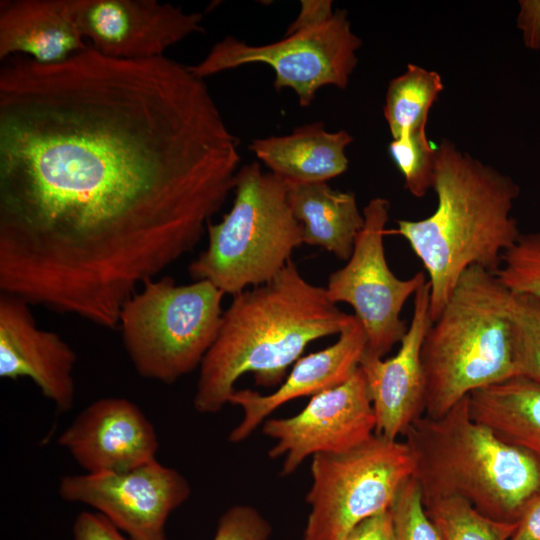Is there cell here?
Here are the masks:
<instances>
[{
    "label": "cell",
    "instance_id": "6da1fadb",
    "mask_svg": "<svg viewBox=\"0 0 540 540\" xmlns=\"http://www.w3.org/2000/svg\"><path fill=\"white\" fill-rule=\"evenodd\" d=\"M238 139L204 79L91 46L0 68V291L113 329L234 189Z\"/></svg>",
    "mask_w": 540,
    "mask_h": 540
},
{
    "label": "cell",
    "instance_id": "7a4b0ae2",
    "mask_svg": "<svg viewBox=\"0 0 540 540\" xmlns=\"http://www.w3.org/2000/svg\"><path fill=\"white\" fill-rule=\"evenodd\" d=\"M232 297L199 367L193 399L199 413L219 412L244 374L252 373L257 385L279 386L311 342L339 335L354 318L292 261L269 282Z\"/></svg>",
    "mask_w": 540,
    "mask_h": 540
},
{
    "label": "cell",
    "instance_id": "3957f363",
    "mask_svg": "<svg viewBox=\"0 0 540 540\" xmlns=\"http://www.w3.org/2000/svg\"><path fill=\"white\" fill-rule=\"evenodd\" d=\"M432 188L435 211L420 220H397L386 234L403 237L422 262L434 321L463 273L479 266L497 274L504 253L522 233L511 214L519 185L448 139L435 148Z\"/></svg>",
    "mask_w": 540,
    "mask_h": 540
},
{
    "label": "cell",
    "instance_id": "277c9868",
    "mask_svg": "<svg viewBox=\"0 0 540 540\" xmlns=\"http://www.w3.org/2000/svg\"><path fill=\"white\" fill-rule=\"evenodd\" d=\"M424 503L460 498L487 517L517 522L540 490V464L473 419L468 396L447 413L421 416L403 435Z\"/></svg>",
    "mask_w": 540,
    "mask_h": 540
},
{
    "label": "cell",
    "instance_id": "5b68a950",
    "mask_svg": "<svg viewBox=\"0 0 540 540\" xmlns=\"http://www.w3.org/2000/svg\"><path fill=\"white\" fill-rule=\"evenodd\" d=\"M511 294L495 273L479 266L460 277L422 344L424 416L438 418L470 393L517 376Z\"/></svg>",
    "mask_w": 540,
    "mask_h": 540
},
{
    "label": "cell",
    "instance_id": "8992f818",
    "mask_svg": "<svg viewBox=\"0 0 540 540\" xmlns=\"http://www.w3.org/2000/svg\"><path fill=\"white\" fill-rule=\"evenodd\" d=\"M231 209L207 226L208 244L188 266L194 281L207 280L234 296L272 280L304 244L285 181L257 162L239 168Z\"/></svg>",
    "mask_w": 540,
    "mask_h": 540
},
{
    "label": "cell",
    "instance_id": "52a82bcc",
    "mask_svg": "<svg viewBox=\"0 0 540 540\" xmlns=\"http://www.w3.org/2000/svg\"><path fill=\"white\" fill-rule=\"evenodd\" d=\"M224 295L207 280H147L123 305L118 322L137 373L172 384L200 367L218 335Z\"/></svg>",
    "mask_w": 540,
    "mask_h": 540
},
{
    "label": "cell",
    "instance_id": "ba28073f",
    "mask_svg": "<svg viewBox=\"0 0 540 540\" xmlns=\"http://www.w3.org/2000/svg\"><path fill=\"white\" fill-rule=\"evenodd\" d=\"M413 472L406 443L378 434L345 452L314 455L303 540H342L363 520L389 510Z\"/></svg>",
    "mask_w": 540,
    "mask_h": 540
},
{
    "label": "cell",
    "instance_id": "9c48e42d",
    "mask_svg": "<svg viewBox=\"0 0 540 540\" xmlns=\"http://www.w3.org/2000/svg\"><path fill=\"white\" fill-rule=\"evenodd\" d=\"M361 45V39L351 30L347 12L337 9L325 24L284 35L269 44L250 45L227 36L213 45L199 63L188 67L204 79L243 65L266 64L275 73L274 88L292 89L299 104L308 107L321 87H347Z\"/></svg>",
    "mask_w": 540,
    "mask_h": 540
},
{
    "label": "cell",
    "instance_id": "30bf717a",
    "mask_svg": "<svg viewBox=\"0 0 540 540\" xmlns=\"http://www.w3.org/2000/svg\"><path fill=\"white\" fill-rule=\"evenodd\" d=\"M389 209L390 203L383 197L368 202L350 258L329 276L325 287L332 302L353 308L365 331V352L381 358L405 335L408 325L401 319L403 306L427 282L421 271L400 279L389 268L384 247Z\"/></svg>",
    "mask_w": 540,
    "mask_h": 540
},
{
    "label": "cell",
    "instance_id": "8fae6325",
    "mask_svg": "<svg viewBox=\"0 0 540 540\" xmlns=\"http://www.w3.org/2000/svg\"><path fill=\"white\" fill-rule=\"evenodd\" d=\"M58 492L92 507L131 540H167V520L189 498L190 485L154 459L123 472L65 476Z\"/></svg>",
    "mask_w": 540,
    "mask_h": 540
},
{
    "label": "cell",
    "instance_id": "7c38bea8",
    "mask_svg": "<svg viewBox=\"0 0 540 540\" xmlns=\"http://www.w3.org/2000/svg\"><path fill=\"white\" fill-rule=\"evenodd\" d=\"M263 433L275 440L268 456L282 459L288 476L308 458L351 450L376 434V417L360 367L344 383L312 396L297 414L268 418Z\"/></svg>",
    "mask_w": 540,
    "mask_h": 540
},
{
    "label": "cell",
    "instance_id": "4fadbf2b",
    "mask_svg": "<svg viewBox=\"0 0 540 540\" xmlns=\"http://www.w3.org/2000/svg\"><path fill=\"white\" fill-rule=\"evenodd\" d=\"M89 46L120 59H151L203 32V15L157 0H67Z\"/></svg>",
    "mask_w": 540,
    "mask_h": 540
},
{
    "label": "cell",
    "instance_id": "5bb4252c",
    "mask_svg": "<svg viewBox=\"0 0 540 540\" xmlns=\"http://www.w3.org/2000/svg\"><path fill=\"white\" fill-rule=\"evenodd\" d=\"M430 287L415 293L413 313L395 355L383 359L366 352L361 368L376 417V434L396 440L425 412L426 384L422 344L432 324Z\"/></svg>",
    "mask_w": 540,
    "mask_h": 540
},
{
    "label": "cell",
    "instance_id": "9a60e30c",
    "mask_svg": "<svg viewBox=\"0 0 540 540\" xmlns=\"http://www.w3.org/2000/svg\"><path fill=\"white\" fill-rule=\"evenodd\" d=\"M85 473H115L156 459L158 438L152 423L133 402L107 397L87 406L59 436Z\"/></svg>",
    "mask_w": 540,
    "mask_h": 540
},
{
    "label": "cell",
    "instance_id": "2e32d148",
    "mask_svg": "<svg viewBox=\"0 0 540 540\" xmlns=\"http://www.w3.org/2000/svg\"><path fill=\"white\" fill-rule=\"evenodd\" d=\"M29 305L0 293V377L30 378L59 411H68L75 398L76 354L58 334L38 327Z\"/></svg>",
    "mask_w": 540,
    "mask_h": 540
},
{
    "label": "cell",
    "instance_id": "e0dca14e",
    "mask_svg": "<svg viewBox=\"0 0 540 540\" xmlns=\"http://www.w3.org/2000/svg\"><path fill=\"white\" fill-rule=\"evenodd\" d=\"M366 346L365 331L354 316L334 344L300 357L275 391L261 394L250 389H235L228 404L239 406L243 416L228 440L242 442L282 405L300 397H312L347 381L358 369Z\"/></svg>",
    "mask_w": 540,
    "mask_h": 540
},
{
    "label": "cell",
    "instance_id": "ac0fdd59",
    "mask_svg": "<svg viewBox=\"0 0 540 540\" xmlns=\"http://www.w3.org/2000/svg\"><path fill=\"white\" fill-rule=\"evenodd\" d=\"M87 47L67 0H1V61L21 53L53 64Z\"/></svg>",
    "mask_w": 540,
    "mask_h": 540
},
{
    "label": "cell",
    "instance_id": "d6986e66",
    "mask_svg": "<svg viewBox=\"0 0 540 540\" xmlns=\"http://www.w3.org/2000/svg\"><path fill=\"white\" fill-rule=\"evenodd\" d=\"M353 137L346 130L327 131L320 122L295 128L284 136L254 139L249 149L270 172L292 183H317L348 168L346 147Z\"/></svg>",
    "mask_w": 540,
    "mask_h": 540
},
{
    "label": "cell",
    "instance_id": "ffe728a7",
    "mask_svg": "<svg viewBox=\"0 0 540 540\" xmlns=\"http://www.w3.org/2000/svg\"><path fill=\"white\" fill-rule=\"evenodd\" d=\"M294 217L302 226L303 242L347 261L364 226L355 195L332 189L327 182L285 181Z\"/></svg>",
    "mask_w": 540,
    "mask_h": 540
},
{
    "label": "cell",
    "instance_id": "44dd1931",
    "mask_svg": "<svg viewBox=\"0 0 540 540\" xmlns=\"http://www.w3.org/2000/svg\"><path fill=\"white\" fill-rule=\"evenodd\" d=\"M468 405L473 419L540 464V384L515 376L470 393Z\"/></svg>",
    "mask_w": 540,
    "mask_h": 540
},
{
    "label": "cell",
    "instance_id": "7402d4cb",
    "mask_svg": "<svg viewBox=\"0 0 540 540\" xmlns=\"http://www.w3.org/2000/svg\"><path fill=\"white\" fill-rule=\"evenodd\" d=\"M443 90L441 76L416 64L388 85L384 116L393 139L418 128H426L429 110Z\"/></svg>",
    "mask_w": 540,
    "mask_h": 540
},
{
    "label": "cell",
    "instance_id": "603a6c76",
    "mask_svg": "<svg viewBox=\"0 0 540 540\" xmlns=\"http://www.w3.org/2000/svg\"><path fill=\"white\" fill-rule=\"evenodd\" d=\"M443 540H509L517 522L493 520L460 498L424 503Z\"/></svg>",
    "mask_w": 540,
    "mask_h": 540
},
{
    "label": "cell",
    "instance_id": "cb8c5ba5",
    "mask_svg": "<svg viewBox=\"0 0 540 540\" xmlns=\"http://www.w3.org/2000/svg\"><path fill=\"white\" fill-rule=\"evenodd\" d=\"M509 318L517 376L540 384V298L512 292Z\"/></svg>",
    "mask_w": 540,
    "mask_h": 540
},
{
    "label": "cell",
    "instance_id": "d4e9b609",
    "mask_svg": "<svg viewBox=\"0 0 540 540\" xmlns=\"http://www.w3.org/2000/svg\"><path fill=\"white\" fill-rule=\"evenodd\" d=\"M389 153L404 177L405 188L417 198H422L433 187L435 148H432L426 128L406 132L393 139Z\"/></svg>",
    "mask_w": 540,
    "mask_h": 540
},
{
    "label": "cell",
    "instance_id": "484cf974",
    "mask_svg": "<svg viewBox=\"0 0 540 540\" xmlns=\"http://www.w3.org/2000/svg\"><path fill=\"white\" fill-rule=\"evenodd\" d=\"M496 275L510 291L540 298V232L521 234Z\"/></svg>",
    "mask_w": 540,
    "mask_h": 540
},
{
    "label": "cell",
    "instance_id": "4316f807",
    "mask_svg": "<svg viewBox=\"0 0 540 540\" xmlns=\"http://www.w3.org/2000/svg\"><path fill=\"white\" fill-rule=\"evenodd\" d=\"M390 511L395 540H443L426 511L421 489L413 477L402 486Z\"/></svg>",
    "mask_w": 540,
    "mask_h": 540
},
{
    "label": "cell",
    "instance_id": "83f0119b",
    "mask_svg": "<svg viewBox=\"0 0 540 540\" xmlns=\"http://www.w3.org/2000/svg\"><path fill=\"white\" fill-rule=\"evenodd\" d=\"M269 521L250 505H234L220 517L212 540H269Z\"/></svg>",
    "mask_w": 540,
    "mask_h": 540
},
{
    "label": "cell",
    "instance_id": "f1b7e54d",
    "mask_svg": "<svg viewBox=\"0 0 540 540\" xmlns=\"http://www.w3.org/2000/svg\"><path fill=\"white\" fill-rule=\"evenodd\" d=\"M74 540H131L98 512H82L73 524Z\"/></svg>",
    "mask_w": 540,
    "mask_h": 540
},
{
    "label": "cell",
    "instance_id": "f546056e",
    "mask_svg": "<svg viewBox=\"0 0 540 540\" xmlns=\"http://www.w3.org/2000/svg\"><path fill=\"white\" fill-rule=\"evenodd\" d=\"M296 19L289 25L285 35L321 26L334 15L330 0H302Z\"/></svg>",
    "mask_w": 540,
    "mask_h": 540
},
{
    "label": "cell",
    "instance_id": "4dcf8cb0",
    "mask_svg": "<svg viewBox=\"0 0 540 540\" xmlns=\"http://www.w3.org/2000/svg\"><path fill=\"white\" fill-rule=\"evenodd\" d=\"M342 540H395L390 509L363 520Z\"/></svg>",
    "mask_w": 540,
    "mask_h": 540
},
{
    "label": "cell",
    "instance_id": "1f68e13d",
    "mask_svg": "<svg viewBox=\"0 0 540 540\" xmlns=\"http://www.w3.org/2000/svg\"><path fill=\"white\" fill-rule=\"evenodd\" d=\"M517 27L526 48L540 50V0H520Z\"/></svg>",
    "mask_w": 540,
    "mask_h": 540
},
{
    "label": "cell",
    "instance_id": "d6a6232c",
    "mask_svg": "<svg viewBox=\"0 0 540 540\" xmlns=\"http://www.w3.org/2000/svg\"><path fill=\"white\" fill-rule=\"evenodd\" d=\"M509 540H540V490L525 505Z\"/></svg>",
    "mask_w": 540,
    "mask_h": 540
}]
</instances>
